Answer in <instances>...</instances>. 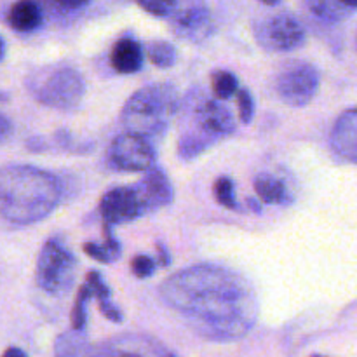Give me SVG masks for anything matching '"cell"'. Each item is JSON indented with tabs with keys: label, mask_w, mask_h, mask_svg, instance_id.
Wrapping results in <instances>:
<instances>
[{
	"label": "cell",
	"mask_w": 357,
	"mask_h": 357,
	"mask_svg": "<svg viewBox=\"0 0 357 357\" xmlns=\"http://www.w3.org/2000/svg\"><path fill=\"white\" fill-rule=\"evenodd\" d=\"M160 298L209 342L241 340L260 316L251 282L220 265H192L176 272L160 284Z\"/></svg>",
	"instance_id": "cell-1"
},
{
	"label": "cell",
	"mask_w": 357,
	"mask_h": 357,
	"mask_svg": "<svg viewBox=\"0 0 357 357\" xmlns=\"http://www.w3.org/2000/svg\"><path fill=\"white\" fill-rule=\"evenodd\" d=\"M61 199V185L49 171L35 166L0 169V216L16 225L47 218Z\"/></svg>",
	"instance_id": "cell-2"
},
{
	"label": "cell",
	"mask_w": 357,
	"mask_h": 357,
	"mask_svg": "<svg viewBox=\"0 0 357 357\" xmlns=\"http://www.w3.org/2000/svg\"><path fill=\"white\" fill-rule=\"evenodd\" d=\"M178 110V93L167 84H155L136 91L122 108V122L129 132L157 138Z\"/></svg>",
	"instance_id": "cell-3"
},
{
	"label": "cell",
	"mask_w": 357,
	"mask_h": 357,
	"mask_svg": "<svg viewBox=\"0 0 357 357\" xmlns=\"http://www.w3.org/2000/svg\"><path fill=\"white\" fill-rule=\"evenodd\" d=\"M24 86L33 100L56 110H72L79 107L86 93L84 77L68 65L35 70L26 77Z\"/></svg>",
	"instance_id": "cell-4"
},
{
	"label": "cell",
	"mask_w": 357,
	"mask_h": 357,
	"mask_svg": "<svg viewBox=\"0 0 357 357\" xmlns=\"http://www.w3.org/2000/svg\"><path fill=\"white\" fill-rule=\"evenodd\" d=\"M77 260L59 239H49L38 253L35 279L38 288L51 296H63L75 281Z\"/></svg>",
	"instance_id": "cell-5"
},
{
	"label": "cell",
	"mask_w": 357,
	"mask_h": 357,
	"mask_svg": "<svg viewBox=\"0 0 357 357\" xmlns=\"http://www.w3.org/2000/svg\"><path fill=\"white\" fill-rule=\"evenodd\" d=\"M275 91L288 107H305L319 91V72L305 61L286 63L275 77Z\"/></svg>",
	"instance_id": "cell-6"
},
{
	"label": "cell",
	"mask_w": 357,
	"mask_h": 357,
	"mask_svg": "<svg viewBox=\"0 0 357 357\" xmlns=\"http://www.w3.org/2000/svg\"><path fill=\"white\" fill-rule=\"evenodd\" d=\"M255 37L260 47L268 52H289L302 47L305 28L288 13L267 16L255 24Z\"/></svg>",
	"instance_id": "cell-7"
},
{
	"label": "cell",
	"mask_w": 357,
	"mask_h": 357,
	"mask_svg": "<svg viewBox=\"0 0 357 357\" xmlns=\"http://www.w3.org/2000/svg\"><path fill=\"white\" fill-rule=\"evenodd\" d=\"M108 157L117 169L129 171V173H146L155 167L157 160L155 149L150 139L129 131L119 135L112 142Z\"/></svg>",
	"instance_id": "cell-8"
},
{
	"label": "cell",
	"mask_w": 357,
	"mask_h": 357,
	"mask_svg": "<svg viewBox=\"0 0 357 357\" xmlns=\"http://www.w3.org/2000/svg\"><path fill=\"white\" fill-rule=\"evenodd\" d=\"M150 211L139 185L117 187L108 190L100 201L101 218L107 225L128 223Z\"/></svg>",
	"instance_id": "cell-9"
},
{
	"label": "cell",
	"mask_w": 357,
	"mask_h": 357,
	"mask_svg": "<svg viewBox=\"0 0 357 357\" xmlns=\"http://www.w3.org/2000/svg\"><path fill=\"white\" fill-rule=\"evenodd\" d=\"M96 357H180L155 338L126 335L96 345Z\"/></svg>",
	"instance_id": "cell-10"
},
{
	"label": "cell",
	"mask_w": 357,
	"mask_h": 357,
	"mask_svg": "<svg viewBox=\"0 0 357 357\" xmlns=\"http://www.w3.org/2000/svg\"><path fill=\"white\" fill-rule=\"evenodd\" d=\"M174 35L188 42H201L213 31L211 14L206 7H185L176 10L171 20Z\"/></svg>",
	"instance_id": "cell-11"
},
{
	"label": "cell",
	"mask_w": 357,
	"mask_h": 357,
	"mask_svg": "<svg viewBox=\"0 0 357 357\" xmlns=\"http://www.w3.org/2000/svg\"><path fill=\"white\" fill-rule=\"evenodd\" d=\"M197 128L211 138L220 139L236 131V119L220 101L208 100L197 108Z\"/></svg>",
	"instance_id": "cell-12"
},
{
	"label": "cell",
	"mask_w": 357,
	"mask_h": 357,
	"mask_svg": "<svg viewBox=\"0 0 357 357\" xmlns=\"http://www.w3.org/2000/svg\"><path fill=\"white\" fill-rule=\"evenodd\" d=\"M331 149L344 160L357 164V108L345 110L331 129Z\"/></svg>",
	"instance_id": "cell-13"
},
{
	"label": "cell",
	"mask_w": 357,
	"mask_h": 357,
	"mask_svg": "<svg viewBox=\"0 0 357 357\" xmlns=\"http://www.w3.org/2000/svg\"><path fill=\"white\" fill-rule=\"evenodd\" d=\"M138 185L142 188L143 195H145L150 211L152 209L164 208V206H169L173 202V185H171L166 173L162 169H159V167H153V169L146 171V174Z\"/></svg>",
	"instance_id": "cell-14"
},
{
	"label": "cell",
	"mask_w": 357,
	"mask_h": 357,
	"mask_svg": "<svg viewBox=\"0 0 357 357\" xmlns=\"http://www.w3.org/2000/svg\"><path fill=\"white\" fill-rule=\"evenodd\" d=\"M112 68L122 75H131L142 70L143 51L142 45L132 38H121L114 44L110 54Z\"/></svg>",
	"instance_id": "cell-15"
},
{
	"label": "cell",
	"mask_w": 357,
	"mask_h": 357,
	"mask_svg": "<svg viewBox=\"0 0 357 357\" xmlns=\"http://www.w3.org/2000/svg\"><path fill=\"white\" fill-rule=\"evenodd\" d=\"M7 23L20 33L37 30L42 24V10L35 0H16L7 13Z\"/></svg>",
	"instance_id": "cell-16"
},
{
	"label": "cell",
	"mask_w": 357,
	"mask_h": 357,
	"mask_svg": "<svg viewBox=\"0 0 357 357\" xmlns=\"http://www.w3.org/2000/svg\"><path fill=\"white\" fill-rule=\"evenodd\" d=\"M54 357H96V345H91L84 331H65L56 338Z\"/></svg>",
	"instance_id": "cell-17"
},
{
	"label": "cell",
	"mask_w": 357,
	"mask_h": 357,
	"mask_svg": "<svg viewBox=\"0 0 357 357\" xmlns=\"http://www.w3.org/2000/svg\"><path fill=\"white\" fill-rule=\"evenodd\" d=\"M253 187L257 195L260 197V201L265 202V204L284 206L291 202V197H289L286 185L278 176H274V174H258Z\"/></svg>",
	"instance_id": "cell-18"
},
{
	"label": "cell",
	"mask_w": 357,
	"mask_h": 357,
	"mask_svg": "<svg viewBox=\"0 0 357 357\" xmlns=\"http://www.w3.org/2000/svg\"><path fill=\"white\" fill-rule=\"evenodd\" d=\"M216 139L211 138L209 135H206L201 129H192V131L185 132L183 136L178 142V155L183 160H192L197 155H201L202 152L209 149V146L215 143Z\"/></svg>",
	"instance_id": "cell-19"
},
{
	"label": "cell",
	"mask_w": 357,
	"mask_h": 357,
	"mask_svg": "<svg viewBox=\"0 0 357 357\" xmlns=\"http://www.w3.org/2000/svg\"><path fill=\"white\" fill-rule=\"evenodd\" d=\"M310 13L321 21L337 23L349 14V7L344 6L342 0H305Z\"/></svg>",
	"instance_id": "cell-20"
},
{
	"label": "cell",
	"mask_w": 357,
	"mask_h": 357,
	"mask_svg": "<svg viewBox=\"0 0 357 357\" xmlns=\"http://www.w3.org/2000/svg\"><path fill=\"white\" fill-rule=\"evenodd\" d=\"M105 239L103 246H96L93 243H86L84 244V253L87 257H91L93 260L101 261V264H112V261L117 260L121 257V244L115 241V237L112 236V232H108V225L105 223Z\"/></svg>",
	"instance_id": "cell-21"
},
{
	"label": "cell",
	"mask_w": 357,
	"mask_h": 357,
	"mask_svg": "<svg viewBox=\"0 0 357 357\" xmlns=\"http://www.w3.org/2000/svg\"><path fill=\"white\" fill-rule=\"evenodd\" d=\"M211 87L213 93L218 100H229L230 96L239 93V82L234 73L227 72V70H220L215 72L211 77Z\"/></svg>",
	"instance_id": "cell-22"
},
{
	"label": "cell",
	"mask_w": 357,
	"mask_h": 357,
	"mask_svg": "<svg viewBox=\"0 0 357 357\" xmlns=\"http://www.w3.org/2000/svg\"><path fill=\"white\" fill-rule=\"evenodd\" d=\"M149 58L159 68H171L176 63V49L173 44L164 40L152 42L149 45Z\"/></svg>",
	"instance_id": "cell-23"
},
{
	"label": "cell",
	"mask_w": 357,
	"mask_h": 357,
	"mask_svg": "<svg viewBox=\"0 0 357 357\" xmlns=\"http://www.w3.org/2000/svg\"><path fill=\"white\" fill-rule=\"evenodd\" d=\"M93 295V289L89 288V284H84L82 288L79 289V295L75 298V305L72 309V330L75 331H84L86 330L87 323V302Z\"/></svg>",
	"instance_id": "cell-24"
},
{
	"label": "cell",
	"mask_w": 357,
	"mask_h": 357,
	"mask_svg": "<svg viewBox=\"0 0 357 357\" xmlns=\"http://www.w3.org/2000/svg\"><path fill=\"white\" fill-rule=\"evenodd\" d=\"M213 192H215V197L223 208L227 209H237L236 195H234V181L230 180L229 176H222L215 181V187H213Z\"/></svg>",
	"instance_id": "cell-25"
},
{
	"label": "cell",
	"mask_w": 357,
	"mask_h": 357,
	"mask_svg": "<svg viewBox=\"0 0 357 357\" xmlns=\"http://www.w3.org/2000/svg\"><path fill=\"white\" fill-rule=\"evenodd\" d=\"M136 2L143 10L159 17L171 16L176 9V0H136Z\"/></svg>",
	"instance_id": "cell-26"
},
{
	"label": "cell",
	"mask_w": 357,
	"mask_h": 357,
	"mask_svg": "<svg viewBox=\"0 0 357 357\" xmlns=\"http://www.w3.org/2000/svg\"><path fill=\"white\" fill-rule=\"evenodd\" d=\"M237 108H239L241 122L250 124L255 117V100L248 89H241L237 93Z\"/></svg>",
	"instance_id": "cell-27"
},
{
	"label": "cell",
	"mask_w": 357,
	"mask_h": 357,
	"mask_svg": "<svg viewBox=\"0 0 357 357\" xmlns=\"http://www.w3.org/2000/svg\"><path fill=\"white\" fill-rule=\"evenodd\" d=\"M131 268L132 274H135L136 278L146 279L155 272V261L150 257H146V255H139V257H136L135 260H132Z\"/></svg>",
	"instance_id": "cell-28"
},
{
	"label": "cell",
	"mask_w": 357,
	"mask_h": 357,
	"mask_svg": "<svg viewBox=\"0 0 357 357\" xmlns=\"http://www.w3.org/2000/svg\"><path fill=\"white\" fill-rule=\"evenodd\" d=\"M87 284L93 289V295L96 296L98 302H105V300L110 298V289H108V286L105 284L98 272H89L87 274Z\"/></svg>",
	"instance_id": "cell-29"
},
{
	"label": "cell",
	"mask_w": 357,
	"mask_h": 357,
	"mask_svg": "<svg viewBox=\"0 0 357 357\" xmlns=\"http://www.w3.org/2000/svg\"><path fill=\"white\" fill-rule=\"evenodd\" d=\"M98 303H100L101 314H103V316L107 317V319L114 321V323H121V321H122L121 310L115 309V307L112 305V303L108 302V300H105V302H98Z\"/></svg>",
	"instance_id": "cell-30"
},
{
	"label": "cell",
	"mask_w": 357,
	"mask_h": 357,
	"mask_svg": "<svg viewBox=\"0 0 357 357\" xmlns=\"http://www.w3.org/2000/svg\"><path fill=\"white\" fill-rule=\"evenodd\" d=\"M13 131H14V126H13V122H10V119L0 114V145H2V143H6L7 139L10 138Z\"/></svg>",
	"instance_id": "cell-31"
},
{
	"label": "cell",
	"mask_w": 357,
	"mask_h": 357,
	"mask_svg": "<svg viewBox=\"0 0 357 357\" xmlns=\"http://www.w3.org/2000/svg\"><path fill=\"white\" fill-rule=\"evenodd\" d=\"M58 6H61L63 9H68V10H77V9H82L86 7L91 0H54Z\"/></svg>",
	"instance_id": "cell-32"
},
{
	"label": "cell",
	"mask_w": 357,
	"mask_h": 357,
	"mask_svg": "<svg viewBox=\"0 0 357 357\" xmlns=\"http://www.w3.org/2000/svg\"><path fill=\"white\" fill-rule=\"evenodd\" d=\"M157 253H159V261L162 267H167L171 264V257H169V251L162 246V244H157Z\"/></svg>",
	"instance_id": "cell-33"
},
{
	"label": "cell",
	"mask_w": 357,
	"mask_h": 357,
	"mask_svg": "<svg viewBox=\"0 0 357 357\" xmlns=\"http://www.w3.org/2000/svg\"><path fill=\"white\" fill-rule=\"evenodd\" d=\"M2 357H26L20 347H9L6 352H3Z\"/></svg>",
	"instance_id": "cell-34"
},
{
	"label": "cell",
	"mask_w": 357,
	"mask_h": 357,
	"mask_svg": "<svg viewBox=\"0 0 357 357\" xmlns=\"http://www.w3.org/2000/svg\"><path fill=\"white\" fill-rule=\"evenodd\" d=\"M344 2L345 7H349V9H354V7H357V0H342Z\"/></svg>",
	"instance_id": "cell-35"
},
{
	"label": "cell",
	"mask_w": 357,
	"mask_h": 357,
	"mask_svg": "<svg viewBox=\"0 0 357 357\" xmlns=\"http://www.w3.org/2000/svg\"><path fill=\"white\" fill-rule=\"evenodd\" d=\"M3 54H6V42H3V38L0 37V61H2Z\"/></svg>",
	"instance_id": "cell-36"
},
{
	"label": "cell",
	"mask_w": 357,
	"mask_h": 357,
	"mask_svg": "<svg viewBox=\"0 0 357 357\" xmlns=\"http://www.w3.org/2000/svg\"><path fill=\"white\" fill-rule=\"evenodd\" d=\"M260 2L267 3V6H278V3L281 2V0H260Z\"/></svg>",
	"instance_id": "cell-37"
},
{
	"label": "cell",
	"mask_w": 357,
	"mask_h": 357,
	"mask_svg": "<svg viewBox=\"0 0 357 357\" xmlns=\"http://www.w3.org/2000/svg\"><path fill=\"white\" fill-rule=\"evenodd\" d=\"M6 101H7V94L0 91V103H6Z\"/></svg>",
	"instance_id": "cell-38"
},
{
	"label": "cell",
	"mask_w": 357,
	"mask_h": 357,
	"mask_svg": "<svg viewBox=\"0 0 357 357\" xmlns=\"http://www.w3.org/2000/svg\"><path fill=\"white\" fill-rule=\"evenodd\" d=\"M312 357H324V356H312Z\"/></svg>",
	"instance_id": "cell-39"
}]
</instances>
